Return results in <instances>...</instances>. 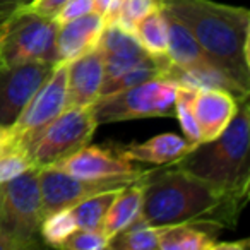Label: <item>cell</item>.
<instances>
[{
	"instance_id": "6da1fadb",
	"label": "cell",
	"mask_w": 250,
	"mask_h": 250,
	"mask_svg": "<svg viewBox=\"0 0 250 250\" xmlns=\"http://www.w3.org/2000/svg\"><path fill=\"white\" fill-rule=\"evenodd\" d=\"M199 43L211 63L250 89V12L211 0H158Z\"/></svg>"
},
{
	"instance_id": "7a4b0ae2",
	"label": "cell",
	"mask_w": 250,
	"mask_h": 250,
	"mask_svg": "<svg viewBox=\"0 0 250 250\" xmlns=\"http://www.w3.org/2000/svg\"><path fill=\"white\" fill-rule=\"evenodd\" d=\"M247 199L233 197L211 184L175 167L154 171L146 178L141 219L149 226L187 221H235ZM219 225V223H218ZM221 226V225H219Z\"/></svg>"
},
{
	"instance_id": "3957f363",
	"label": "cell",
	"mask_w": 250,
	"mask_h": 250,
	"mask_svg": "<svg viewBox=\"0 0 250 250\" xmlns=\"http://www.w3.org/2000/svg\"><path fill=\"white\" fill-rule=\"evenodd\" d=\"M249 98L238 100V108L219 136L199 143L175 167L211 184L233 197L247 199L250 182Z\"/></svg>"
},
{
	"instance_id": "277c9868",
	"label": "cell",
	"mask_w": 250,
	"mask_h": 250,
	"mask_svg": "<svg viewBox=\"0 0 250 250\" xmlns=\"http://www.w3.org/2000/svg\"><path fill=\"white\" fill-rule=\"evenodd\" d=\"M40 168L33 167L12 180L0 184V231L16 250L31 249L40 236L43 221Z\"/></svg>"
},
{
	"instance_id": "5b68a950",
	"label": "cell",
	"mask_w": 250,
	"mask_h": 250,
	"mask_svg": "<svg viewBox=\"0 0 250 250\" xmlns=\"http://www.w3.org/2000/svg\"><path fill=\"white\" fill-rule=\"evenodd\" d=\"M57 22L21 9L0 24V65L14 67L28 62H50L55 59Z\"/></svg>"
},
{
	"instance_id": "8992f818",
	"label": "cell",
	"mask_w": 250,
	"mask_h": 250,
	"mask_svg": "<svg viewBox=\"0 0 250 250\" xmlns=\"http://www.w3.org/2000/svg\"><path fill=\"white\" fill-rule=\"evenodd\" d=\"M178 84L161 76L139 86L129 87L111 96L98 98L93 103L98 125L136 118L175 115V96Z\"/></svg>"
},
{
	"instance_id": "52a82bcc",
	"label": "cell",
	"mask_w": 250,
	"mask_h": 250,
	"mask_svg": "<svg viewBox=\"0 0 250 250\" xmlns=\"http://www.w3.org/2000/svg\"><path fill=\"white\" fill-rule=\"evenodd\" d=\"M98 129L93 104L65 108L28 147L33 167L42 168L89 144Z\"/></svg>"
},
{
	"instance_id": "ba28073f",
	"label": "cell",
	"mask_w": 250,
	"mask_h": 250,
	"mask_svg": "<svg viewBox=\"0 0 250 250\" xmlns=\"http://www.w3.org/2000/svg\"><path fill=\"white\" fill-rule=\"evenodd\" d=\"M151 171V170H149ZM149 171H136L129 175H117V177L104 178H81L67 173L57 167H42L38 171L40 188H42V206L43 216L50 214L59 209L72 208L79 201L101 194L106 190H117L130 185L132 182L146 177Z\"/></svg>"
},
{
	"instance_id": "9c48e42d",
	"label": "cell",
	"mask_w": 250,
	"mask_h": 250,
	"mask_svg": "<svg viewBox=\"0 0 250 250\" xmlns=\"http://www.w3.org/2000/svg\"><path fill=\"white\" fill-rule=\"evenodd\" d=\"M67 100V62L53 65L50 76L36 89L19 118L11 125L26 151L45 127L65 110Z\"/></svg>"
},
{
	"instance_id": "30bf717a",
	"label": "cell",
	"mask_w": 250,
	"mask_h": 250,
	"mask_svg": "<svg viewBox=\"0 0 250 250\" xmlns=\"http://www.w3.org/2000/svg\"><path fill=\"white\" fill-rule=\"evenodd\" d=\"M55 63L28 62L14 67L0 65V125H14Z\"/></svg>"
},
{
	"instance_id": "8fae6325",
	"label": "cell",
	"mask_w": 250,
	"mask_h": 250,
	"mask_svg": "<svg viewBox=\"0 0 250 250\" xmlns=\"http://www.w3.org/2000/svg\"><path fill=\"white\" fill-rule=\"evenodd\" d=\"M52 167H57L74 177L81 178H104L117 175H129L139 171L134 167V161H129L120 154L117 146H89L77 149L76 153L55 161Z\"/></svg>"
},
{
	"instance_id": "7c38bea8",
	"label": "cell",
	"mask_w": 250,
	"mask_h": 250,
	"mask_svg": "<svg viewBox=\"0 0 250 250\" xmlns=\"http://www.w3.org/2000/svg\"><path fill=\"white\" fill-rule=\"evenodd\" d=\"M104 81L103 52L100 46L67 62L65 108L87 106L100 96Z\"/></svg>"
},
{
	"instance_id": "4fadbf2b",
	"label": "cell",
	"mask_w": 250,
	"mask_h": 250,
	"mask_svg": "<svg viewBox=\"0 0 250 250\" xmlns=\"http://www.w3.org/2000/svg\"><path fill=\"white\" fill-rule=\"evenodd\" d=\"M98 46L103 52L104 81L120 76L149 57L136 35L118 24H104Z\"/></svg>"
},
{
	"instance_id": "5bb4252c",
	"label": "cell",
	"mask_w": 250,
	"mask_h": 250,
	"mask_svg": "<svg viewBox=\"0 0 250 250\" xmlns=\"http://www.w3.org/2000/svg\"><path fill=\"white\" fill-rule=\"evenodd\" d=\"M104 16L89 12L57 28L55 35V59L59 62H70L96 48L104 29Z\"/></svg>"
},
{
	"instance_id": "9a60e30c",
	"label": "cell",
	"mask_w": 250,
	"mask_h": 250,
	"mask_svg": "<svg viewBox=\"0 0 250 250\" xmlns=\"http://www.w3.org/2000/svg\"><path fill=\"white\" fill-rule=\"evenodd\" d=\"M192 108L201 132V143H204L225 130L238 108V100L225 89H201L195 91Z\"/></svg>"
},
{
	"instance_id": "2e32d148",
	"label": "cell",
	"mask_w": 250,
	"mask_h": 250,
	"mask_svg": "<svg viewBox=\"0 0 250 250\" xmlns=\"http://www.w3.org/2000/svg\"><path fill=\"white\" fill-rule=\"evenodd\" d=\"M195 144L177 134H160L146 143H132L127 146H117L120 154L129 161H141L151 165H173L184 158Z\"/></svg>"
},
{
	"instance_id": "e0dca14e",
	"label": "cell",
	"mask_w": 250,
	"mask_h": 250,
	"mask_svg": "<svg viewBox=\"0 0 250 250\" xmlns=\"http://www.w3.org/2000/svg\"><path fill=\"white\" fill-rule=\"evenodd\" d=\"M151 173H153V170L146 177L139 178V180L132 182L127 187L120 188V192L117 194L115 201L111 202L110 209H108L106 216H104L103 226H101V231L108 238L113 236L117 231H120V229H124L127 225H130L141 214V206H143L144 197V184H146V178Z\"/></svg>"
},
{
	"instance_id": "ac0fdd59",
	"label": "cell",
	"mask_w": 250,
	"mask_h": 250,
	"mask_svg": "<svg viewBox=\"0 0 250 250\" xmlns=\"http://www.w3.org/2000/svg\"><path fill=\"white\" fill-rule=\"evenodd\" d=\"M165 14H167V22H168L167 55L171 65L180 67V69H188V67H199V65H206V63H211V60L202 52V48L195 42L192 33L173 14H170L167 9H165Z\"/></svg>"
},
{
	"instance_id": "d6986e66",
	"label": "cell",
	"mask_w": 250,
	"mask_h": 250,
	"mask_svg": "<svg viewBox=\"0 0 250 250\" xmlns=\"http://www.w3.org/2000/svg\"><path fill=\"white\" fill-rule=\"evenodd\" d=\"M208 223L214 221H187L178 225L160 226L158 250H212L216 233H209Z\"/></svg>"
},
{
	"instance_id": "ffe728a7",
	"label": "cell",
	"mask_w": 250,
	"mask_h": 250,
	"mask_svg": "<svg viewBox=\"0 0 250 250\" xmlns=\"http://www.w3.org/2000/svg\"><path fill=\"white\" fill-rule=\"evenodd\" d=\"M134 35L139 40L141 46L153 57H163L168 52V22L163 5L141 18L134 26Z\"/></svg>"
},
{
	"instance_id": "44dd1931",
	"label": "cell",
	"mask_w": 250,
	"mask_h": 250,
	"mask_svg": "<svg viewBox=\"0 0 250 250\" xmlns=\"http://www.w3.org/2000/svg\"><path fill=\"white\" fill-rule=\"evenodd\" d=\"M160 226H149L137 216L130 225L108 238L110 250H158Z\"/></svg>"
},
{
	"instance_id": "7402d4cb",
	"label": "cell",
	"mask_w": 250,
	"mask_h": 250,
	"mask_svg": "<svg viewBox=\"0 0 250 250\" xmlns=\"http://www.w3.org/2000/svg\"><path fill=\"white\" fill-rule=\"evenodd\" d=\"M118 192H120V188L101 192V194H94L91 197H86L77 202V204H74L70 208V211H72V216L76 219L77 228L101 229L104 216H106L108 209H110L111 202L115 201Z\"/></svg>"
},
{
	"instance_id": "603a6c76",
	"label": "cell",
	"mask_w": 250,
	"mask_h": 250,
	"mask_svg": "<svg viewBox=\"0 0 250 250\" xmlns=\"http://www.w3.org/2000/svg\"><path fill=\"white\" fill-rule=\"evenodd\" d=\"M76 229L77 225L70 208L59 209V211H53L50 214L43 216L42 226H40V236H42L46 245L59 249L63 240Z\"/></svg>"
},
{
	"instance_id": "cb8c5ba5",
	"label": "cell",
	"mask_w": 250,
	"mask_h": 250,
	"mask_svg": "<svg viewBox=\"0 0 250 250\" xmlns=\"http://www.w3.org/2000/svg\"><path fill=\"white\" fill-rule=\"evenodd\" d=\"M194 96H195V89L178 86L177 96H175V115H177L178 122L182 125L185 139L190 144H199L201 143V132H199V125L197 120H195L194 108H192Z\"/></svg>"
},
{
	"instance_id": "d4e9b609",
	"label": "cell",
	"mask_w": 250,
	"mask_h": 250,
	"mask_svg": "<svg viewBox=\"0 0 250 250\" xmlns=\"http://www.w3.org/2000/svg\"><path fill=\"white\" fill-rule=\"evenodd\" d=\"M108 245V236L101 229H81L72 231L59 249L65 250H104Z\"/></svg>"
},
{
	"instance_id": "484cf974",
	"label": "cell",
	"mask_w": 250,
	"mask_h": 250,
	"mask_svg": "<svg viewBox=\"0 0 250 250\" xmlns=\"http://www.w3.org/2000/svg\"><path fill=\"white\" fill-rule=\"evenodd\" d=\"M158 5H160L158 0H124L120 16H118V21L115 24L134 33L136 22L141 18H144L149 11H153L154 7H158Z\"/></svg>"
},
{
	"instance_id": "4316f807",
	"label": "cell",
	"mask_w": 250,
	"mask_h": 250,
	"mask_svg": "<svg viewBox=\"0 0 250 250\" xmlns=\"http://www.w3.org/2000/svg\"><path fill=\"white\" fill-rule=\"evenodd\" d=\"M29 168H33V163L26 149H18L0 156V184L12 180Z\"/></svg>"
},
{
	"instance_id": "83f0119b",
	"label": "cell",
	"mask_w": 250,
	"mask_h": 250,
	"mask_svg": "<svg viewBox=\"0 0 250 250\" xmlns=\"http://www.w3.org/2000/svg\"><path fill=\"white\" fill-rule=\"evenodd\" d=\"M93 11H94L93 0H69V2L57 12L53 21L57 22V26H60V24H63V22H69V21H72V19L86 16Z\"/></svg>"
},
{
	"instance_id": "f1b7e54d",
	"label": "cell",
	"mask_w": 250,
	"mask_h": 250,
	"mask_svg": "<svg viewBox=\"0 0 250 250\" xmlns=\"http://www.w3.org/2000/svg\"><path fill=\"white\" fill-rule=\"evenodd\" d=\"M67 2H69V0H33L31 4L24 9L35 12V14L43 16V18L53 19L57 16V12H59Z\"/></svg>"
},
{
	"instance_id": "f546056e",
	"label": "cell",
	"mask_w": 250,
	"mask_h": 250,
	"mask_svg": "<svg viewBox=\"0 0 250 250\" xmlns=\"http://www.w3.org/2000/svg\"><path fill=\"white\" fill-rule=\"evenodd\" d=\"M18 149H24V147H22L21 139L14 132V129L7 125H0V156Z\"/></svg>"
},
{
	"instance_id": "4dcf8cb0",
	"label": "cell",
	"mask_w": 250,
	"mask_h": 250,
	"mask_svg": "<svg viewBox=\"0 0 250 250\" xmlns=\"http://www.w3.org/2000/svg\"><path fill=\"white\" fill-rule=\"evenodd\" d=\"M33 0H0V24L21 9L28 7Z\"/></svg>"
},
{
	"instance_id": "1f68e13d",
	"label": "cell",
	"mask_w": 250,
	"mask_h": 250,
	"mask_svg": "<svg viewBox=\"0 0 250 250\" xmlns=\"http://www.w3.org/2000/svg\"><path fill=\"white\" fill-rule=\"evenodd\" d=\"M249 247V240H243L242 243L240 242H231V243H219L216 242L214 245H212V250H225V249H235V250H243Z\"/></svg>"
},
{
	"instance_id": "d6a6232c",
	"label": "cell",
	"mask_w": 250,
	"mask_h": 250,
	"mask_svg": "<svg viewBox=\"0 0 250 250\" xmlns=\"http://www.w3.org/2000/svg\"><path fill=\"white\" fill-rule=\"evenodd\" d=\"M111 0H93V5H94V12H98V14L104 16V12H106L108 5H110Z\"/></svg>"
},
{
	"instance_id": "836d02e7",
	"label": "cell",
	"mask_w": 250,
	"mask_h": 250,
	"mask_svg": "<svg viewBox=\"0 0 250 250\" xmlns=\"http://www.w3.org/2000/svg\"><path fill=\"white\" fill-rule=\"evenodd\" d=\"M0 250H16V247L12 245V242L0 231Z\"/></svg>"
}]
</instances>
